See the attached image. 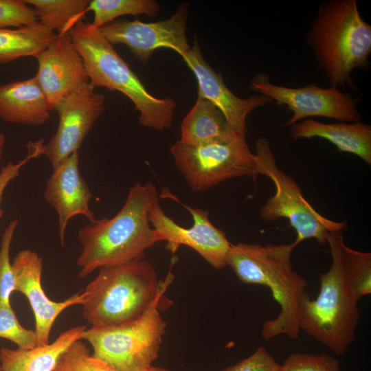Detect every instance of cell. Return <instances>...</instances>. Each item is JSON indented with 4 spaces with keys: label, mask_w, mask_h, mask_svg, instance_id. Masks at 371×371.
I'll list each match as a JSON object with an SVG mask.
<instances>
[{
    "label": "cell",
    "mask_w": 371,
    "mask_h": 371,
    "mask_svg": "<svg viewBox=\"0 0 371 371\" xmlns=\"http://www.w3.org/2000/svg\"><path fill=\"white\" fill-rule=\"evenodd\" d=\"M92 196L79 170L78 152L54 168L47 181L44 198L58 216V234L62 245H65L67 224L73 217L85 216L90 223L96 220L89 207Z\"/></svg>",
    "instance_id": "17"
},
{
    "label": "cell",
    "mask_w": 371,
    "mask_h": 371,
    "mask_svg": "<svg viewBox=\"0 0 371 371\" xmlns=\"http://www.w3.org/2000/svg\"><path fill=\"white\" fill-rule=\"evenodd\" d=\"M161 196L178 202L190 212L193 219L192 227H183L169 217L159 203L152 207L148 220L160 241L166 242V249L174 254L180 246L185 245L194 249L216 269H223L227 266V256L232 243L225 232L210 221L209 212L180 202L168 191L166 193L163 191Z\"/></svg>",
    "instance_id": "11"
},
{
    "label": "cell",
    "mask_w": 371,
    "mask_h": 371,
    "mask_svg": "<svg viewBox=\"0 0 371 371\" xmlns=\"http://www.w3.org/2000/svg\"><path fill=\"white\" fill-rule=\"evenodd\" d=\"M279 364L266 348L260 346L249 357L222 371H277Z\"/></svg>",
    "instance_id": "32"
},
{
    "label": "cell",
    "mask_w": 371,
    "mask_h": 371,
    "mask_svg": "<svg viewBox=\"0 0 371 371\" xmlns=\"http://www.w3.org/2000/svg\"><path fill=\"white\" fill-rule=\"evenodd\" d=\"M277 371H341L340 362L328 354L293 352L289 355Z\"/></svg>",
    "instance_id": "29"
},
{
    "label": "cell",
    "mask_w": 371,
    "mask_h": 371,
    "mask_svg": "<svg viewBox=\"0 0 371 371\" xmlns=\"http://www.w3.org/2000/svg\"><path fill=\"white\" fill-rule=\"evenodd\" d=\"M296 246L291 244L238 243L232 244L227 256L229 266L243 283L267 286L280 312L264 322L261 335L267 341L280 335L298 337L299 302L306 292L307 282L294 271L291 255Z\"/></svg>",
    "instance_id": "2"
},
{
    "label": "cell",
    "mask_w": 371,
    "mask_h": 371,
    "mask_svg": "<svg viewBox=\"0 0 371 371\" xmlns=\"http://www.w3.org/2000/svg\"><path fill=\"white\" fill-rule=\"evenodd\" d=\"M159 198L150 181L135 183L113 217L96 219L80 229L79 277L85 278L101 267L144 259L146 251L160 241L148 220L149 212Z\"/></svg>",
    "instance_id": "1"
},
{
    "label": "cell",
    "mask_w": 371,
    "mask_h": 371,
    "mask_svg": "<svg viewBox=\"0 0 371 371\" xmlns=\"http://www.w3.org/2000/svg\"><path fill=\"white\" fill-rule=\"evenodd\" d=\"M306 41L331 85L356 89L352 73L368 69L371 54V26L361 17L356 0L323 3Z\"/></svg>",
    "instance_id": "4"
},
{
    "label": "cell",
    "mask_w": 371,
    "mask_h": 371,
    "mask_svg": "<svg viewBox=\"0 0 371 371\" xmlns=\"http://www.w3.org/2000/svg\"><path fill=\"white\" fill-rule=\"evenodd\" d=\"M83 291V318L91 327L120 325L143 315L173 280L171 268L164 281L144 259L100 268Z\"/></svg>",
    "instance_id": "3"
},
{
    "label": "cell",
    "mask_w": 371,
    "mask_h": 371,
    "mask_svg": "<svg viewBox=\"0 0 371 371\" xmlns=\"http://www.w3.org/2000/svg\"><path fill=\"white\" fill-rule=\"evenodd\" d=\"M85 326L68 328L52 343L31 349L0 348L1 371H53L62 352L73 342L82 340Z\"/></svg>",
    "instance_id": "20"
},
{
    "label": "cell",
    "mask_w": 371,
    "mask_h": 371,
    "mask_svg": "<svg viewBox=\"0 0 371 371\" xmlns=\"http://www.w3.org/2000/svg\"><path fill=\"white\" fill-rule=\"evenodd\" d=\"M254 156L258 175L268 177L275 186L274 194L260 210L262 220L287 219L296 232L293 242L295 246L310 238L322 245L326 243L330 232L346 229V221H335L322 216L304 198L293 177L278 167L268 139L261 137L256 140Z\"/></svg>",
    "instance_id": "8"
},
{
    "label": "cell",
    "mask_w": 371,
    "mask_h": 371,
    "mask_svg": "<svg viewBox=\"0 0 371 371\" xmlns=\"http://www.w3.org/2000/svg\"><path fill=\"white\" fill-rule=\"evenodd\" d=\"M32 5L38 21L58 35L68 33L87 11V0H23Z\"/></svg>",
    "instance_id": "23"
},
{
    "label": "cell",
    "mask_w": 371,
    "mask_h": 371,
    "mask_svg": "<svg viewBox=\"0 0 371 371\" xmlns=\"http://www.w3.org/2000/svg\"><path fill=\"white\" fill-rule=\"evenodd\" d=\"M0 338L9 340L23 349L39 346L35 330L21 324L11 304L0 306Z\"/></svg>",
    "instance_id": "28"
},
{
    "label": "cell",
    "mask_w": 371,
    "mask_h": 371,
    "mask_svg": "<svg viewBox=\"0 0 371 371\" xmlns=\"http://www.w3.org/2000/svg\"><path fill=\"white\" fill-rule=\"evenodd\" d=\"M332 258L329 269L319 276V292L312 300L306 292L298 306L300 330L322 343L335 354H344L353 342L359 320V300L352 291L346 274L343 231L328 234Z\"/></svg>",
    "instance_id": "5"
},
{
    "label": "cell",
    "mask_w": 371,
    "mask_h": 371,
    "mask_svg": "<svg viewBox=\"0 0 371 371\" xmlns=\"http://www.w3.org/2000/svg\"><path fill=\"white\" fill-rule=\"evenodd\" d=\"M5 142V137L3 133H0V161L2 159L3 154V148Z\"/></svg>",
    "instance_id": "33"
},
{
    "label": "cell",
    "mask_w": 371,
    "mask_h": 371,
    "mask_svg": "<svg viewBox=\"0 0 371 371\" xmlns=\"http://www.w3.org/2000/svg\"><path fill=\"white\" fill-rule=\"evenodd\" d=\"M27 145V155L21 161L17 163L9 162L2 167L0 171V220L3 215V210L1 207V203L3 194L10 183L15 179L20 174L21 168L30 161L43 155V141L39 140L37 142H30ZM1 229V227H0Z\"/></svg>",
    "instance_id": "31"
},
{
    "label": "cell",
    "mask_w": 371,
    "mask_h": 371,
    "mask_svg": "<svg viewBox=\"0 0 371 371\" xmlns=\"http://www.w3.org/2000/svg\"><path fill=\"white\" fill-rule=\"evenodd\" d=\"M249 88L270 98L278 105L286 106L292 112L291 117L284 123L286 126L311 117L350 123L360 122L361 115L357 108L359 98L348 92H341L336 85L324 89L311 83L300 88H290L273 84L268 75L259 73L251 80Z\"/></svg>",
    "instance_id": "10"
},
{
    "label": "cell",
    "mask_w": 371,
    "mask_h": 371,
    "mask_svg": "<svg viewBox=\"0 0 371 371\" xmlns=\"http://www.w3.org/2000/svg\"><path fill=\"white\" fill-rule=\"evenodd\" d=\"M12 265L15 276V291L27 297L32 309L38 345L47 344L58 317L71 306L82 305L85 294L83 291L78 292L60 302L50 300L45 294L41 282L43 258L31 249L19 251Z\"/></svg>",
    "instance_id": "14"
},
{
    "label": "cell",
    "mask_w": 371,
    "mask_h": 371,
    "mask_svg": "<svg viewBox=\"0 0 371 371\" xmlns=\"http://www.w3.org/2000/svg\"><path fill=\"white\" fill-rule=\"evenodd\" d=\"M345 271L355 296L360 298L371 293V253L343 247Z\"/></svg>",
    "instance_id": "26"
},
{
    "label": "cell",
    "mask_w": 371,
    "mask_h": 371,
    "mask_svg": "<svg viewBox=\"0 0 371 371\" xmlns=\"http://www.w3.org/2000/svg\"><path fill=\"white\" fill-rule=\"evenodd\" d=\"M89 10L93 13L91 25L100 29L124 15L155 16L160 8L153 0H92L89 1Z\"/></svg>",
    "instance_id": "24"
},
{
    "label": "cell",
    "mask_w": 371,
    "mask_h": 371,
    "mask_svg": "<svg viewBox=\"0 0 371 371\" xmlns=\"http://www.w3.org/2000/svg\"><path fill=\"white\" fill-rule=\"evenodd\" d=\"M164 296L135 319L120 325L86 328L82 339L91 345L93 357L120 371H142L153 366L167 326L159 313Z\"/></svg>",
    "instance_id": "7"
},
{
    "label": "cell",
    "mask_w": 371,
    "mask_h": 371,
    "mask_svg": "<svg viewBox=\"0 0 371 371\" xmlns=\"http://www.w3.org/2000/svg\"><path fill=\"white\" fill-rule=\"evenodd\" d=\"M175 164L193 192H203L233 178L258 175L246 136L191 146L177 141L170 148Z\"/></svg>",
    "instance_id": "9"
},
{
    "label": "cell",
    "mask_w": 371,
    "mask_h": 371,
    "mask_svg": "<svg viewBox=\"0 0 371 371\" xmlns=\"http://www.w3.org/2000/svg\"><path fill=\"white\" fill-rule=\"evenodd\" d=\"M38 21L34 9L23 0H0V29L17 28Z\"/></svg>",
    "instance_id": "30"
},
{
    "label": "cell",
    "mask_w": 371,
    "mask_h": 371,
    "mask_svg": "<svg viewBox=\"0 0 371 371\" xmlns=\"http://www.w3.org/2000/svg\"><path fill=\"white\" fill-rule=\"evenodd\" d=\"M181 135L179 141L191 146L226 142L244 135L231 128L212 102L200 97H197L194 106L183 119Z\"/></svg>",
    "instance_id": "21"
},
{
    "label": "cell",
    "mask_w": 371,
    "mask_h": 371,
    "mask_svg": "<svg viewBox=\"0 0 371 371\" xmlns=\"http://www.w3.org/2000/svg\"><path fill=\"white\" fill-rule=\"evenodd\" d=\"M36 58L38 71L34 77L52 111L62 98L89 82L82 58L68 33L58 35Z\"/></svg>",
    "instance_id": "16"
},
{
    "label": "cell",
    "mask_w": 371,
    "mask_h": 371,
    "mask_svg": "<svg viewBox=\"0 0 371 371\" xmlns=\"http://www.w3.org/2000/svg\"><path fill=\"white\" fill-rule=\"evenodd\" d=\"M58 34L39 21L17 28L0 29V64L36 57L57 38Z\"/></svg>",
    "instance_id": "22"
},
{
    "label": "cell",
    "mask_w": 371,
    "mask_h": 371,
    "mask_svg": "<svg viewBox=\"0 0 371 371\" xmlns=\"http://www.w3.org/2000/svg\"><path fill=\"white\" fill-rule=\"evenodd\" d=\"M19 221L15 218L5 229L0 245V306L11 304L10 297L15 292V276L10 261V247Z\"/></svg>",
    "instance_id": "27"
},
{
    "label": "cell",
    "mask_w": 371,
    "mask_h": 371,
    "mask_svg": "<svg viewBox=\"0 0 371 371\" xmlns=\"http://www.w3.org/2000/svg\"><path fill=\"white\" fill-rule=\"evenodd\" d=\"M0 371H1V369H0Z\"/></svg>",
    "instance_id": "34"
},
{
    "label": "cell",
    "mask_w": 371,
    "mask_h": 371,
    "mask_svg": "<svg viewBox=\"0 0 371 371\" xmlns=\"http://www.w3.org/2000/svg\"><path fill=\"white\" fill-rule=\"evenodd\" d=\"M51 111L35 77L0 85V119L3 121L40 126L49 120Z\"/></svg>",
    "instance_id": "18"
},
{
    "label": "cell",
    "mask_w": 371,
    "mask_h": 371,
    "mask_svg": "<svg viewBox=\"0 0 371 371\" xmlns=\"http://www.w3.org/2000/svg\"><path fill=\"white\" fill-rule=\"evenodd\" d=\"M296 139L320 137L334 144L338 151L349 153L371 164V126L361 122L326 124L311 119L291 126Z\"/></svg>",
    "instance_id": "19"
},
{
    "label": "cell",
    "mask_w": 371,
    "mask_h": 371,
    "mask_svg": "<svg viewBox=\"0 0 371 371\" xmlns=\"http://www.w3.org/2000/svg\"><path fill=\"white\" fill-rule=\"evenodd\" d=\"M182 58L196 77L198 97L212 102L223 113L231 128L242 135H247V115L254 109L273 102L261 94L248 98L236 95L228 89L221 74L205 60L196 39Z\"/></svg>",
    "instance_id": "15"
},
{
    "label": "cell",
    "mask_w": 371,
    "mask_h": 371,
    "mask_svg": "<svg viewBox=\"0 0 371 371\" xmlns=\"http://www.w3.org/2000/svg\"><path fill=\"white\" fill-rule=\"evenodd\" d=\"M68 34L84 63L89 83L119 91L133 103L143 126L161 131L172 126L176 102L150 94L99 28L81 20Z\"/></svg>",
    "instance_id": "6"
},
{
    "label": "cell",
    "mask_w": 371,
    "mask_h": 371,
    "mask_svg": "<svg viewBox=\"0 0 371 371\" xmlns=\"http://www.w3.org/2000/svg\"><path fill=\"white\" fill-rule=\"evenodd\" d=\"M188 6L182 3L171 17L164 21L144 23L137 20L113 21L100 28L113 45L124 44L143 63H147L153 52L164 47L181 57L190 49L186 36Z\"/></svg>",
    "instance_id": "13"
},
{
    "label": "cell",
    "mask_w": 371,
    "mask_h": 371,
    "mask_svg": "<svg viewBox=\"0 0 371 371\" xmlns=\"http://www.w3.org/2000/svg\"><path fill=\"white\" fill-rule=\"evenodd\" d=\"M53 371H120L90 355L82 340L71 344L60 355ZM142 371H170L151 366Z\"/></svg>",
    "instance_id": "25"
},
{
    "label": "cell",
    "mask_w": 371,
    "mask_h": 371,
    "mask_svg": "<svg viewBox=\"0 0 371 371\" xmlns=\"http://www.w3.org/2000/svg\"><path fill=\"white\" fill-rule=\"evenodd\" d=\"M89 82L59 100L54 106L58 126L44 145L43 155L53 166L78 152L84 139L104 111V97Z\"/></svg>",
    "instance_id": "12"
}]
</instances>
